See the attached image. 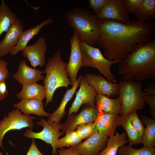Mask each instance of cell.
I'll return each instance as SVG.
<instances>
[{"label":"cell","mask_w":155,"mask_h":155,"mask_svg":"<svg viewBox=\"0 0 155 155\" xmlns=\"http://www.w3.org/2000/svg\"><path fill=\"white\" fill-rule=\"evenodd\" d=\"M96 124L95 121L93 123L83 124L77 128L76 132L82 140L86 139L95 133Z\"/></svg>","instance_id":"31"},{"label":"cell","mask_w":155,"mask_h":155,"mask_svg":"<svg viewBox=\"0 0 155 155\" xmlns=\"http://www.w3.org/2000/svg\"><path fill=\"white\" fill-rule=\"evenodd\" d=\"M119 125L126 131L128 137L129 145L132 146L142 143V137L133 127L127 115H120Z\"/></svg>","instance_id":"27"},{"label":"cell","mask_w":155,"mask_h":155,"mask_svg":"<svg viewBox=\"0 0 155 155\" xmlns=\"http://www.w3.org/2000/svg\"><path fill=\"white\" fill-rule=\"evenodd\" d=\"M108 0H89V7L92 9L96 15L106 5Z\"/></svg>","instance_id":"34"},{"label":"cell","mask_w":155,"mask_h":155,"mask_svg":"<svg viewBox=\"0 0 155 155\" xmlns=\"http://www.w3.org/2000/svg\"><path fill=\"white\" fill-rule=\"evenodd\" d=\"M139 20L146 21L155 19V0H143L139 9L134 14Z\"/></svg>","instance_id":"28"},{"label":"cell","mask_w":155,"mask_h":155,"mask_svg":"<svg viewBox=\"0 0 155 155\" xmlns=\"http://www.w3.org/2000/svg\"><path fill=\"white\" fill-rule=\"evenodd\" d=\"M18 99H35L41 101L46 98L45 88L44 86L34 83L22 85L20 92L16 94Z\"/></svg>","instance_id":"23"},{"label":"cell","mask_w":155,"mask_h":155,"mask_svg":"<svg viewBox=\"0 0 155 155\" xmlns=\"http://www.w3.org/2000/svg\"><path fill=\"white\" fill-rule=\"evenodd\" d=\"M141 122L146 126L142 137L144 146L155 147V119L142 116Z\"/></svg>","instance_id":"26"},{"label":"cell","mask_w":155,"mask_h":155,"mask_svg":"<svg viewBox=\"0 0 155 155\" xmlns=\"http://www.w3.org/2000/svg\"><path fill=\"white\" fill-rule=\"evenodd\" d=\"M80 86L77 92L74 100L69 108L68 115L76 114L80 108L83 104L95 105L94 99L97 94L95 90L88 84L85 75L82 76L79 83Z\"/></svg>","instance_id":"12"},{"label":"cell","mask_w":155,"mask_h":155,"mask_svg":"<svg viewBox=\"0 0 155 155\" xmlns=\"http://www.w3.org/2000/svg\"><path fill=\"white\" fill-rule=\"evenodd\" d=\"M98 113L95 105L84 104L78 114L76 115L73 113L68 115L66 122L63 124L61 129L63 133L75 131L82 125L94 122Z\"/></svg>","instance_id":"9"},{"label":"cell","mask_w":155,"mask_h":155,"mask_svg":"<svg viewBox=\"0 0 155 155\" xmlns=\"http://www.w3.org/2000/svg\"><path fill=\"white\" fill-rule=\"evenodd\" d=\"M100 35L96 44L104 50V56L110 61L123 59L137 44L151 40L155 32L153 23L133 19L128 24L100 19Z\"/></svg>","instance_id":"1"},{"label":"cell","mask_w":155,"mask_h":155,"mask_svg":"<svg viewBox=\"0 0 155 155\" xmlns=\"http://www.w3.org/2000/svg\"><path fill=\"white\" fill-rule=\"evenodd\" d=\"M37 124L42 126L43 129L39 132H35L30 128L27 129L24 136L32 139H40L50 144L52 148L53 155H58L56 145L59 137L63 133L59 131L63 124L51 123L43 119H40Z\"/></svg>","instance_id":"8"},{"label":"cell","mask_w":155,"mask_h":155,"mask_svg":"<svg viewBox=\"0 0 155 155\" xmlns=\"http://www.w3.org/2000/svg\"><path fill=\"white\" fill-rule=\"evenodd\" d=\"M108 136L96 133L84 141L71 146L81 155H98L106 146Z\"/></svg>","instance_id":"14"},{"label":"cell","mask_w":155,"mask_h":155,"mask_svg":"<svg viewBox=\"0 0 155 155\" xmlns=\"http://www.w3.org/2000/svg\"><path fill=\"white\" fill-rule=\"evenodd\" d=\"M0 155H4L2 152H0Z\"/></svg>","instance_id":"43"},{"label":"cell","mask_w":155,"mask_h":155,"mask_svg":"<svg viewBox=\"0 0 155 155\" xmlns=\"http://www.w3.org/2000/svg\"><path fill=\"white\" fill-rule=\"evenodd\" d=\"M65 17L69 26L78 32L81 41L92 46L96 44L100 35V19L96 15L75 7L67 12Z\"/></svg>","instance_id":"3"},{"label":"cell","mask_w":155,"mask_h":155,"mask_svg":"<svg viewBox=\"0 0 155 155\" xmlns=\"http://www.w3.org/2000/svg\"><path fill=\"white\" fill-rule=\"evenodd\" d=\"M87 83L98 94L108 97H117L120 92L119 83H111L100 74L87 73L85 75Z\"/></svg>","instance_id":"15"},{"label":"cell","mask_w":155,"mask_h":155,"mask_svg":"<svg viewBox=\"0 0 155 155\" xmlns=\"http://www.w3.org/2000/svg\"><path fill=\"white\" fill-rule=\"evenodd\" d=\"M127 116L133 127L142 137L145 128L137 115V111L134 110L131 111L127 114Z\"/></svg>","instance_id":"32"},{"label":"cell","mask_w":155,"mask_h":155,"mask_svg":"<svg viewBox=\"0 0 155 155\" xmlns=\"http://www.w3.org/2000/svg\"><path fill=\"white\" fill-rule=\"evenodd\" d=\"M58 155H81L70 147L67 149L61 148L57 151Z\"/></svg>","instance_id":"38"},{"label":"cell","mask_w":155,"mask_h":155,"mask_svg":"<svg viewBox=\"0 0 155 155\" xmlns=\"http://www.w3.org/2000/svg\"><path fill=\"white\" fill-rule=\"evenodd\" d=\"M124 1L128 13L135 14L140 8L143 0H124Z\"/></svg>","instance_id":"33"},{"label":"cell","mask_w":155,"mask_h":155,"mask_svg":"<svg viewBox=\"0 0 155 155\" xmlns=\"http://www.w3.org/2000/svg\"><path fill=\"white\" fill-rule=\"evenodd\" d=\"M26 155H45L39 150L35 142L34 139H32V141Z\"/></svg>","instance_id":"37"},{"label":"cell","mask_w":155,"mask_h":155,"mask_svg":"<svg viewBox=\"0 0 155 155\" xmlns=\"http://www.w3.org/2000/svg\"><path fill=\"white\" fill-rule=\"evenodd\" d=\"M96 15L99 19L116 20L125 24L131 21L124 0H108L100 11Z\"/></svg>","instance_id":"11"},{"label":"cell","mask_w":155,"mask_h":155,"mask_svg":"<svg viewBox=\"0 0 155 155\" xmlns=\"http://www.w3.org/2000/svg\"><path fill=\"white\" fill-rule=\"evenodd\" d=\"M54 21L51 17H49L34 26L23 31L18 43L11 49L9 54L12 56H14L19 52L24 50L27 46L29 42L39 33L43 27L54 22Z\"/></svg>","instance_id":"19"},{"label":"cell","mask_w":155,"mask_h":155,"mask_svg":"<svg viewBox=\"0 0 155 155\" xmlns=\"http://www.w3.org/2000/svg\"><path fill=\"white\" fill-rule=\"evenodd\" d=\"M128 142L126 132L119 134L117 132L109 136L105 148L98 155H116L118 148Z\"/></svg>","instance_id":"25"},{"label":"cell","mask_w":155,"mask_h":155,"mask_svg":"<svg viewBox=\"0 0 155 155\" xmlns=\"http://www.w3.org/2000/svg\"><path fill=\"white\" fill-rule=\"evenodd\" d=\"M155 84L154 83H151L148 86V87L155 88Z\"/></svg>","instance_id":"42"},{"label":"cell","mask_w":155,"mask_h":155,"mask_svg":"<svg viewBox=\"0 0 155 155\" xmlns=\"http://www.w3.org/2000/svg\"><path fill=\"white\" fill-rule=\"evenodd\" d=\"M118 155H155V148L143 146L139 149L133 148L132 145H123L118 149Z\"/></svg>","instance_id":"29"},{"label":"cell","mask_w":155,"mask_h":155,"mask_svg":"<svg viewBox=\"0 0 155 155\" xmlns=\"http://www.w3.org/2000/svg\"><path fill=\"white\" fill-rule=\"evenodd\" d=\"M120 115L102 111L98 112L95 121L96 132L108 137L113 135L119 125Z\"/></svg>","instance_id":"17"},{"label":"cell","mask_w":155,"mask_h":155,"mask_svg":"<svg viewBox=\"0 0 155 155\" xmlns=\"http://www.w3.org/2000/svg\"><path fill=\"white\" fill-rule=\"evenodd\" d=\"M8 64V63L7 61L0 59V82L6 81L9 77Z\"/></svg>","instance_id":"35"},{"label":"cell","mask_w":155,"mask_h":155,"mask_svg":"<svg viewBox=\"0 0 155 155\" xmlns=\"http://www.w3.org/2000/svg\"><path fill=\"white\" fill-rule=\"evenodd\" d=\"M24 29L21 21L18 18L11 26L0 42V58L9 54L11 49L18 43Z\"/></svg>","instance_id":"16"},{"label":"cell","mask_w":155,"mask_h":155,"mask_svg":"<svg viewBox=\"0 0 155 155\" xmlns=\"http://www.w3.org/2000/svg\"><path fill=\"white\" fill-rule=\"evenodd\" d=\"M18 18L4 0L0 4V36L6 32L11 26Z\"/></svg>","instance_id":"24"},{"label":"cell","mask_w":155,"mask_h":155,"mask_svg":"<svg viewBox=\"0 0 155 155\" xmlns=\"http://www.w3.org/2000/svg\"><path fill=\"white\" fill-rule=\"evenodd\" d=\"M35 117L26 115L22 113L17 108L8 113L0 120V149H4L2 144L5 134L12 130H20L29 127L31 129L34 127L33 120L36 119Z\"/></svg>","instance_id":"7"},{"label":"cell","mask_w":155,"mask_h":155,"mask_svg":"<svg viewBox=\"0 0 155 155\" xmlns=\"http://www.w3.org/2000/svg\"><path fill=\"white\" fill-rule=\"evenodd\" d=\"M122 112L121 115H126L131 111L142 110L146 102L145 95L142 90V83L140 81L129 80L119 82Z\"/></svg>","instance_id":"6"},{"label":"cell","mask_w":155,"mask_h":155,"mask_svg":"<svg viewBox=\"0 0 155 155\" xmlns=\"http://www.w3.org/2000/svg\"><path fill=\"white\" fill-rule=\"evenodd\" d=\"M80 47L82 57V67H91L97 69L110 82L117 80L111 71V66L119 63L122 59L110 61L103 55L99 48L94 47L80 41Z\"/></svg>","instance_id":"5"},{"label":"cell","mask_w":155,"mask_h":155,"mask_svg":"<svg viewBox=\"0 0 155 155\" xmlns=\"http://www.w3.org/2000/svg\"><path fill=\"white\" fill-rule=\"evenodd\" d=\"M96 106L98 112L115 114L121 115L122 112V105L119 96L115 99H111L107 96L97 94L95 99Z\"/></svg>","instance_id":"20"},{"label":"cell","mask_w":155,"mask_h":155,"mask_svg":"<svg viewBox=\"0 0 155 155\" xmlns=\"http://www.w3.org/2000/svg\"><path fill=\"white\" fill-rule=\"evenodd\" d=\"M82 139L79 136L76 131H67L65 136L59 139L56 145L57 148L67 146H73L81 142Z\"/></svg>","instance_id":"30"},{"label":"cell","mask_w":155,"mask_h":155,"mask_svg":"<svg viewBox=\"0 0 155 155\" xmlns=\"http://www.w3.org/2000/svg\"><path fill=\"white\" fill-rule=\"evenodd\" d=\"M144 99L150 106L151 115L155 119V94L145 95Z\"/></svg>","instance_id":"36"},{"label":"cell","mask_w":155,"mask_h":155,"mask_svg":"<svg viewBox=\"0 0 155 155\" xmlns=\"http://www.w3.org/2000/svg\"><path fill=\"white\" fill-rule=\"evenodd\" d=\"M117 74L123 81L155 79V39L139 43L119 63Z\"/></svg>","instance_id":"2"},{"label":"cell","mask_w":155,"mask_h":155,"mask_svg":"<svg viewBox=\"0 0 155 155\" xmlns=\"http://www.w3.org/2000/svg\"><path fill=\"white\" fill-rule=\"evenodd\" d=\"M67 64L63 60L59 49L48 60L42 71V73H46L43 80L46 92L45 107L49 102H53L54 94L57 88L72 86L66 70Z\"/></svg>","instance_id":"4"},{"label":"cell","mask_w":155,"mask_h":155,"mask_svg":"<svg viewBox=\"0 0 155 155\" xmlns=\"http://www.w3.org/2000/svg\"><path fill=\"white\" fill-rule=\"evenodd\" d=\"M43 104L42 101L24 99L13 105L15 107L18 108L24 115H28L33 114L40 117H49L50 114L44 111Z\"/></svg>","instance_id":"21"},{"label":"cell","mask_w":155,"mask_h":155,"mask_svg":"<svg viewBox=\"0 0 155 155\" xmlns=\"http://www.w3.org/2000/svg\"><path fill=\"white\" fill-rule=\"evenodd\" d=\"M7 95H3L0 92V102L3 100L7 96Z\"/></svg>","instance_id":"41"},{"label":"cell","mask_w":155,"mask_h":155,"mask_svg":"<svg viewBox=\"0 0 155 155\" xmlns=\"http://www.w3.org/2000/svg\"><path fill=\"white\" fill-rule=\"evenodd\" d=\"M80 41L78 32L74 29L73 33L70 40V54L66 67L72 86L77 81L78 71L82 67V55L80 47Z\"/></svg>","instance_id":"10"},{"label":"cell","mask_w":155,"mask_h":155,"mask_svg":"<svg viewBox=\"0 0 155 155\" xmlns=\"http://www.w3.org/2000/svg\"><path fill=\"white\" fill-rule=\"evenodd\" d=\"M47 45L45 37H39L34 44L27 46L22 52L23 57L27 58L34 68L43 67L46 64L45 54Z\"/></svg>","instance_id":"13"},{"label":"cell","mask_w":155,"mask_h":155,"mask_svg":"<svg viewBox=\"0 0 155 155\" xmlns=\"http://www.w3.org/2000/svg\"><path fill=\"white\" fill-rule=\"evenodd\" d=\"M0 92L2 94L7 95L8 91L7 89L6 81L0 82Z\"/></svg>","instance_id":"39"},{"label":"cell","mask_w":155,"mask_h":155,"mask_svg":"<svg viewBox=\"0 0 155 155\" xmlns=\"http://www.w3.org/2000/svg\"><path fill=\"white\" fill-rule=\"evenodd\" d=\"M143 92L145 95L155 94V88L148 87L144 88Z\"/></svg>","instance_id":"40"},{"label":"cell","mask_w":155,"mask_h":155,"mask_svg":"<svg viewBox=\"0 0 155 155\" xmlns=\"http://www.w3.org/2000/svg\"><path fill=\"white\" fill-rule=\"evenodd\" d=\"M42 73L41 71L29 66L26 60H22L19 63L18 71L12 77L23 85L44 80L45 77Z\"/></svg>","instance_id":"18"},{"label":"cell","mask_w":155,"mask_h":155,"mask_svg":"<svg viewBox=\"0 0 155 155\" xmlns=\"http://www.w3.org/2000/svg\"><path fill=\"white\" fill-rule=\"evenodd\" d=\"M82 77V75H80L72 87L70 89H67L62 98L58 108L49 116L48 121L51 123H60L61 119L66 113L65 111L66 105L75 93L77 88L79 85Z\"/></svg>","instance_id":"22"}]
</instances>
